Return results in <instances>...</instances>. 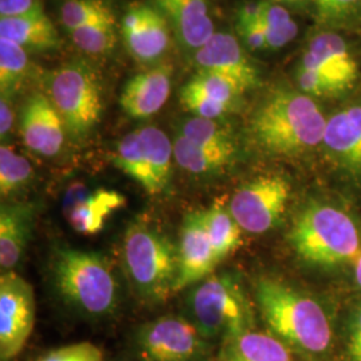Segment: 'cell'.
<instances>
[{"mask_svg": "<svg viewBox=\"0 0 361 361\" xmlns=\"http://www.w3.org/2000/svg\"><path fill=\"white\" fill-rule=\"evenodd\" d=\"M326 121L310 95L281 89L259 104L250 122L258 146L274 155L295 157L323 143Z\"/></svg>", "mask_w": 361, "mask_h": 361, "instance_id": "cell-1", "label": "cell"}, {"mask_svg": "<svg viewBox=\"0 0 361 361\" xmlns=\"http://www.w3.org/2000/svg\"><path fill=\"white\" fill-rule=\"evenodd\" d=\"M256 300L262 319L277 338L308 353H323L332 341L322 305L277 280L261 279Z\"/></svg>", "mask_w": 361, "mask_h": 361, "instance_id": "cell-2", "label": "cell"}, {"mask_svg": "<svg viewBox=\"0 0 361 361\" xmlns=\"http://www.w3.org/2000/svg\"><path fill=\"white\" fill-rule=\"evenodd\" d=\"M122 252L125 271L140 296L159 302L176 293L180 255L166 235L134 224L125 234Z\"/></svg>", "mask_w": 361, "mask_h": 361, "instance_id": "cell-3", "label": "cell"}, {"mask_svg": "<svg viewBox=\"0 0 361 361\" xmlns=\"http://www.w3.org/2000/svg\"><path fill=\"white\" fill-rule=\"evenodd\" d=\"M289 240L300 257L319 265L355 261L361 253L360 234L355 221L331 205L316 204L302 210Z\"/></svg>", "mask_w": 361, "mask_h": 361, "instance_id": "cell-4", "label": "cell"}, {"mask_svg": "<svg viewBox=\"0 0 361 361\" xmlns=\"http://www.w3.org/2000/svg\"><path fill=\"white\" fill-rule=\"evenodd\" d=\"M52 273L58 292L77 310L90 316H104L116 308V277L101 255L70 247L58 249Z\"/></svg>", "mask_w": 361, "mask_h": 361, "instance_id": "cell-5", "label": "cell"}, {"mask_svg": "<svg viewBox=\"0 0 361 361\" xmlns=\"http://www.w3.org/2000/svg\"><path fill=\"white\" fill-rule=\"evenodd\" d=\"M46 87L68 133L83 137L97 126L104 102L101 80L91 66L85 62L62 66L47 75Z\"/></svg>", "mask_w": 361, "mask_h": 361, "instance_id": "cell-6", "label": "cell"}, {"mask_svg": "<svg viewBox=\"0 0 361 361\" xmlns=\"http://www.w3.org/2000/svg\"><path fill=\"white\" fill-rule=\"evenodd\" d=\"M193 324L205 338L224 341L250 331L252 313L240 286L229 276H209L190 297Z\"/></svg>", "mask_w": 361, "mask_h": 361, "instance_id": "cell-7", "label": "cell"}, {"mask_svg": "<svg viewBox=\"0 0 361 361\" xmlns=\"http://www.w3.org/2000/svg\"><path fill=\"white\" fill-rule=\"evenodd\" d=\"M290 195L289 182L280 176H264L235 190L229 212L247 233L268 232L277 225Z\"/></svg>", "mask_w": 361, "mask_h": 361, "instance_id": "cell-8", "label": "cell"}, {"mask_svg": "<svg viewBox=\"0 0 361 361\" xmlns=\"http://www.w3.org/2000/svg\"><path fill=\"white\" fill-rule=\"evenodd\" d=\"M35 324L31 284L13 271L0 277V357L13 360L25 348Z\"/></svg>", "mask_w": 361, "mask_h": 361, "instance_id": "cell-9", "label": "cell"}, {"mask_svg": "<svg viewBox=\"0 0 361 361\" xmlns=\"http://www.w3.org/2000/svg\"><path fill=\"white\" fill-rule=\"evenodd\" d=\"M205 340L192 322L174 316L143 325L137 336L143 361H198Z\"/></svg>", "mask_w": 361, "mask_h": 361, "instance_id": "cell-10", "label": "cell"}, {"mask_svg": "<svg viewBox=\"0 0 361 361\" xmlns=\"http://www.w3.org/2000/svg\"><path fill=\"white\" fill-rule=\"evenodd\" d=\"M170 26L164 13L147 4H131L123 16L122 34L130 54L141 63L158 62L170 44Z\"/></svg>", "mask_w": 361, "mask_h": 361, "instance_id": "cell-11", "label": "cell"}, {"mask_svg": "<svg viewBox=\"0 0 361 361\" xmlns=\"http://www.w3.org/2000/svg\"><path fill=\"white\" fill-rule=\"evenodd\" d=\"M194 63L198 73L228 78L244 91L258 85L257 68L231 34L216 32L207 44L194 51Z\"/></svg>", "mask_w": 361, "mask_h": 361, "instance_id": "cell-12", "label": "cell"}, {"mask_svg": "<svg viewBox=\"0 0 361 361\" xmlns=\"http://www.w3.org/2000/svg\"><path fill=\"white\" fill-rule=\"evenodd\" d=\"M178 255L180 276L176 293L205 280L219 264L207 235L204 210H194L185 216L180 228Z\"/></svg>", "mask_w": 361, "mask_h": 361, "instance_id": "cell-13", "label": "cell"}, {"mask_svg": "<svg viewBox=\"0 0 361 361\" xmlns=\"http://www.w3.org/2000/svg\"><path fill=\"white\" fill-rule=\"evenodd\" d=\"M65 123L49 97L34 92L23 106L20 134L23 142L37 154L52 157L65 143Z\"/></svg>", "mask_w": 361, "mask_h": 361, "instance_id": "cell-14", "label": "cell"}, {"mask_svg": "<svg viewBox=\"0 0 361 361\" xmlns=\"http://www.w3.org/2000/svg\"><path fill=\"white\" fill-rule=\"evenodd\" d=\"M154 3L183 47L197 51L216 34L210 16L212 0H154Z\"/></svg>", "mask_w": 361, "mask_h": 361, "instance_id": "cell-15", "label": "cell"}, {"mask_svg": "<svg viewBox=\"0 0 361 361\" xmlns=\"http://www.w3.org/2000/svg\"><path fill=\"white\" fill-rule=\"evenodd\" d=\"M171 75V66L161 65L131 78L119 98L122 110L135 119L154 116L168 102Z\"/></svg>", "mask_w": 361, "mask_h": 361, "instance_id": "cell-16", "label": "cell"}, {"mask_svg": "<svg viewBox=\"0 0 361 361\" xmlns=\"http://www.w3.org/2000/svg\"><path fill=\"white\" fill-rule=\"evenodd\" d=\"M301 63L322 71L347 90L359 75V67L345 40L332 32H323L312 39Z\"/></svg>", "mask_w": 361, "mask_h": 361, "instance_id": "cell-17", "label": "cell"}, {"mask_svg": "<svg viewBox=\"0 0 361 361\" xmlns=\"http://www.w3.org/2000/svg\"><path fill=\"white\" fill-rule=\"evenodd\" d=\"M125 197L114 190L97 189L87 192L80 188L66 200V219L75 232L95 234L104 229L106 219L125 207Z\"/></svg>", "mask_w": 361, "mask_h": 361, "instance_id": "cell-18", "label": "cell"}, {"mask_svg": "<svg viewBox=\"0 0 361 361\" xmlns=\"http://www.w3.org/2000/svg\"><path fill=\"white\" fill-rule=\"evenodd\" d=\"M324 146L338 164L361 170V106L337 111L326 121Z\"/></svg>", "mask_w": 361, "mask_h": 361, "instance_id": "cell-19", "label": "cell"}, {"mask_svg": "<svg viewBox=\"0 0 361 361\" xmlns=\"http://www.w3.org/2000/svg\"><path fill=\"white\" fill-rule=\"evenodd\" d=\"M34 207L30 204H6L0 209V265L11 271L18 265L34 226Z\"/></svg>", "mask_w": 361, "mask_h": 361, "instance_id": "cell-20", "label": "cell"}, {"mask_svg": "<svg viewBox=\"0 0 361 361\" xmlns=\"http://www.w3.org/2000/svg\"><path fill=\"white\" fill-rule=\"evenodd\" d=\"M0 38L8 39L27 51L50 50L59 44L58 31L43 7L18 16L0 18Z\"/></svg>", "mask_w": 361, "mask_h": 361, "instance_id": "cell-21", "label": "cell"}, {"mask_svg": "<svg viewBox=\"0 0 361 361\" xmlns=\"http://www.w3.org/2000/svg\"><path fill=\"white\" fill-rule=\"evenodd\" d=\"M219 361H295L290 349L276 336L247 331L224 341Z\"/></svg>", "mask_w": 361, "mask_h": 361, "instance_id": "cell-22", "label": "cell"}, {"mask_svg": "<svg viewBox=\"0 0 361 361\" xmlns=\"http://www.w3.org/2000/svg\"><path fill=\"white\" fill-rule=\"evenodd\" d=\"M138 133L142 140L145 157L152 177V195H155L168 186L171 161L174 158L173 142L162 130L155 126L141 128Z\"/></svg>", "mask_w": 361, "mask_h": 361, "instance_id": "cell-23", "label": "cell"}, {"mask_svg": "<svg viewBox=\"0 0 361 361\" xmlns=\"http://www.w3.org/2000/svg\"><path fill=\"white\" fill-rule=\"evenodd\" d=\"M174 159L188 173L209 174L228 166L234 155L201 147L178 134L173 142Z\"/></svg>", "mask_w": 361, "mask_h": 361, "instance_id": "cell-24", "label": "cell"}, {"mask_svg": "<svg viewBox=\"0 0 361 361\" xmlns=\"http://www.w3.org/2000/svg\"><path fill=\"white\" fill-rule=\"evenodd\" d=\"M204 219L209 240L219 262L241 244V228L231 212L219 205L204 210Z\"/></svg>", "mask_w": 361, "mask_h": 361, "instance_id": "cell-25", "label": "cell"}, {"mask_svg": "<svg viewBox=\"0 0 361 361\" xmlns=\"http://www.w3.org/2000/svg\"><path fill=\"white\" fill-rule=\"evenodd\" d=\"M114 162L131 180L141 185L143 190L152 195V177L147 168L141 135L137 131L126 134L116 145Z\"/></svg>", "mask_w": 361, "mask_h": 361, "instance_id": "cell-26", "label": "cell"}, {"mask_svg": "<svg viewBox=\"0 0 361 361\" xmlns=\"http://www.w3.org/2000/svg\"><path fill=\"white\" fill-rule=\"evenodd\" d=\"M180 134L201 147L226 154H235V146L229 131L214 119L194 116L182 123Z\"/></svg>", "mask_w": 361, "mask_h": 361, "instance_id": "cell-27", "label": "cell"}, {"mask_svg": "<svg viewBox=\"0 0 361 361\" xmlns=\"http://www.w3.org/2000/svg\"><path fill=\"white\" fill-rule=\"evenodd\" d=\"M259 23L267 37V49L279 50L296 38L298 27L284 7L271 3H261Z\"/></svg>", "mask_w": 361, "mask_h": 361, "instance_id": "cell-28", "label": "cell"}, {"mask_svg": "<svg viewBox=\"0 0 361 361\" xmlns=\"http://www.w3.org/2000/svg\"><path fill=\"white\" fill-rule=\"evenodd\" d=\"M61 20L68 32L104 22H116L114 13L104 0H66Z\"/></svg>", "mask_w": 361, "mask_h": 361, "instance_id": "cell-29", "label": "cell"}, {"mask_svg": "<svg viewBox=\"0 0 361 361\" xmlns=\"http://www.w3.org/2000/svg\"><path fill=\"white\" fill-rule=\"evenodd\" d=\"M27 50L8 39L0 38V90L11 95L23 83L28 73Z\"/></svg>", "mask_w": 361, "mask_h": 361, "instance_id": "cell-30", "label": "cell"}, {"mask_svg": "<svg viewBox=\"0 0 361 361\" xmlns=\"http://www.w3.org/2000/svg\"><path fill=\"white\" fill-rule=\"evenodd\" d=\"M34 176L32 168L25 157L16 154L7 145L0 147V193L10 197L26 188Z\"/></svg>", "mask_w": 361, "mask_h": 361, "instance_id": "cell-31", "label": "cell"}, {"mask_svg": "<svg viewBox=\"0 0 361 361\" xmlns=\"http://www.w3.org/2000/svg\"><path fill=\"white\" fill-rule=\"evenodd\" d=\"M80 51L90 55H104L113 51L118 42L116 22H104L70 32Z\"/></svg>", "mask_w": 361, "mask_h": 361, "instance_id": "cell-32", "label": "cell"}, {"mask_svg": "<svg viewBox=\"0 0 361 361\" xmlns=\"http://www.w3.org/2000/svg\"><path fill=\"white\" fill-rule=\"evenodd\" d=\"M189 83L207 94L213 101L225 104L231 109L235 104V101L245 92L231 79L209 73H197V75L190 79Z\"/></svg>", "mask_w": 361, "mask_h": 361, "instance_id": "cell-33", "label": "cell"}, {"mask_svg": "<svg viewBox=\"0 0 361 361\" xmlns=\"http://www.w3.org/2000/svg\"><path fill=\"white\" fill-rule=\"evenodd\" d=\"M180 102L183 107L190 111L194 116L205 118V119H217L219 116L226 114L232 109L213 101L207 94L194 87L192 83H186L180 91Z\"/></svg>", "mask_w": 361, "mask_h": 361, "instance_id": "cell-34", "label": "cell"}, {"mask_svg": "<svg viewBox=\"0 0 361 361\" xmlns=\"http://www.w3.org/2000/svg\"><path fill=\"white\" fill-rule=\"evenodd\" d=\"M297 82L301 92L310 97H334L347 90L322 71L302 63L297 70Z\"/></svg>", "mask_w": 361, "mask_h": 361, "instance_id": "cell-35", "label": "cell"}, {"mask_svg": "<svg viewBox=\"0 0 361 361\" xmlns=\"http://www.w3.org/2000/svg\"><path fill=\"white\" fill-rule=\"evenodd\" d=\"M38 361H104V353L95 344L82 341L54 349Z\"/></svg>", "mask_w": 361, "mask_h": 361, "instance_id": "cell-36", "label": "cell"}, {"mask_svg": "<svg viewBox=\"0 0 361 361\" xmlns=\"http://www.w3.org/2000/svg\"><path fill=\"white\" fill-rule=\"evenodd\" d=\"M319 13L328 22L341 20L360 10L361 0H314Z\"/></svg>", "mask_w": 361, "mask_h": 361, "instance_id": "cell-37", "label": "cell"}, {"mask_svg": "<svg viewBox=\"0 0 361 361\" xmlns=\"http://www.w3.org/2000/svg\"><path fill=\"white\" fill-rule=\"evenodd\" d=\"M42 7L40 0H0V18L18 16Z\"/></svg>", "mask_w": 361, "mask_h": 361, "instance_id": "cell-38", "label": "cell"}, {"mask_svg": "<svg viewBox=\"0 0 361 361\" xmlns=\"http://www.w3.org/2000/svg\"><path fill=\"white\" fill-rule=\"evenodd\" d=\"M240 34L245 40V44L250 50H262L267 49V37L264 32L262 25L257 22L249 23L246 26L238 27Z\"/></svg>", "mask_w": 361, "mask_h": 361, "instance_id": "cell-39", "label": "cell"}, {"mask_svg": "<svg viewBox=\"0 0 361 361\" xmlns=\"http://www.w3.org/2000/svg\"><path fill=\"white\" fill-rule=\"evenodd\" d=\"M348 349L353 361H361V308L355 313L349 331Z\"/></svg>", "mask_w": 361, "mask_h": 361, "instance_id": "cell-40", "label": "cell"}, {"mask_svg": "<svg viewBox=\"0 0 361 361\" xmlns=\"http://www.w3.org/2000/svg\"><path fill=\"white\" fill-rule=\"evenodd\" d=\"M13 116H13L10 95L1 94V99H0V135H1V140H4L13 130Z\"/></svg>", "mask_w": 361, "mask_h": 361, "instance_id": "cell-41", "label": "cell"}, {"mask_svg": "<svg viewBox=\"0 0 361 361\" xmlns=\"http://www.w3.org/2000/svg\"><path fill=\"white\" fill-rule=\"evenodd\" d=\"M259 13H261V3H247L238 11L237 25L241 27L257 22L259 20Z\"/></svg>", "mask_w": 361, "mask_h": 361, "instance_id": "cell-42", "label": "cell"}, {"mask_svg": "<svg viewBox=\"0 0 361 361\" xmlns=\"http://www.w3.org/2000/svg\"><path fill=\"white\" fill-rule=\"evenodd\" d=\"M353 267H355V279H356L357 284L361 286V253L357 257L355 258Z\"/></svg>", "mask_w": 361, "mask_h": 361, "instance_id": "cell-43", "label": "cell"}, {"mask_svg": "<svg viewBox=\"0 0 361 361\" xmlns=\"http://www.w3.org/2000/svg\"><path fill=\"white\" fill-rule=\"evenodd\" d=\"M304 0H285V3H292V4H297V3H301Z\"/></svg>", "mask_w": 361, "mask_h": 361, "instance_id": "cell-44", "label": "cell"}, {"mask_svg": "<svg viewBox=\"0 0 361 361\" xmlns=\"http://www.w3.org/2000/svg\"><path fill=\"white\" fill-rule=\"evenodd\" d=\"M271 1H285V0H271Z\"/></svg>", "mask_w": 361, "mask_h": 361, "instance_id": "cell-45", "label": "cell"}]
</instances>
